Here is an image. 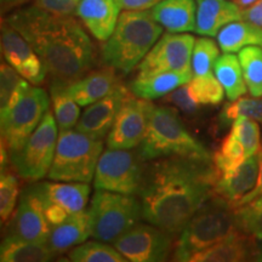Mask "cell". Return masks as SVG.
<instances>
[{
  "mask_svg": "<svg viewBox=\"0 0 262 262\" xmlns=\"http://www.w3.org/2000/svg\"><path fill=\"white\" fill-rule=\"evenodd\" d=\"M212 158L169 157L146 162L139 196L142 220L178 237L189 219L214 195Z\"/></svg>",
  "mask_w": 262,
  "mask_h": 262,
  "instance_id": "6da1fadb",
  "label": "cell"
},
{
  "mask_svg": "<svg viewBox=\"0 0 262 262\" xmlns=\"http://www.w3.org/2000/svg\"><path fill=\"white\" fill-rule=\"evenodd\" d=\"M41 58L54 80L71 83L93 70L96 49L72 15H58L38 5L24 6L5 18Z\"/></svg>",
  "mask_w": 262,
  "mask_h": 262,
  "instance_id": "7a4b0ae2",
  "label": "cell"
},
{
  "mask_svg": "<svg viewBox=\"0 0 262 262\" xmlns=\"http://www.w3.org/2000/svg\"><path fill=\"white\" fill-rule=\"evenodd\" d=\"M163 29L150 10H123L112 35L103 41L101 62L120 73H130L159 40Z\"/></svg>",
  "mask_w": 262,
  "mask_h": 262,
  "instance_id": "3957f363",
  "label": "cell"
},
{
  "mask_svg": "<svg viewBox=\"0 0 262 262\" xmlns=\"http://www.w3.org/2000/svg\"><path fill=\"white\" fill-rule=\"evenodd\" d=\"M136 150L143 162L169 157L212 158L204 145L189 134L176 108L168 106L153 107L147 131Z\"/></svg>",
  "mask_w": 262,
  "mask_h": 262,
  "instance_id": "277c9868",
  "label": "cell"
},
{
  "mask_svg": "<svg viewBox=\"0 0 262 262\" xmlns=\"http://www.w3.org/2000/svg\"><path fill=\"white\" fill-rule=\"evenodd\" d=\"M237 227L235 209L214 194L189 219L176 238L172 260L188 262L196 253L225 239Z\"/></svg>",
  "mask_w": 262,
  "mask_h": 262,
  "instance_id": "5b68a950",
  "label": "cell"
},
{
  "mask_svg": "<svg viewBox=\"0 0 262 262\" xmlns=\"http://www.w3.org/2000/svg\"><path fill=\"white\" fill-rule=\"evenodd\" d=\"M103 152V141L77 129L60 131L49 180L63 182L94 181L95 171Z\"/></svg>",
  "mask_w": 262,
  "mask_h": 262,
  "instance_id": "8992f818",
  "label": "cell"
},
{
  "mask_svg": "<svg viewBox=\"0 0 262 262\" xmlns=\"http://www.w3.org/2000/svg\"><path fill=\"white\" fill-rule=\"evenodd\" d=\"M88 211L91 237L107 243H113L142 219L137 195L98 189H95Z\"/></svg>",
  "mask_w": 262,
  "mask_h": 262,
  "instance_id": "52a82bcc",
  "label": "cell"
},
{
  "mask_svg": "<svg viewBox=\"0 0 262 262\" xmlns=\"http://www.w3.org/2000/svg\"><path fill=\"white\" fill-rule=\"evenodd\" d=\"M58 131L55 116L49 111L24 146L10 152V164L19 178L38 181L48 176L56 152Z\"/></svg>",
  "mask_w": 262,
  "mask_h": 262,
  "instance_id": "ba28073f",
  "label": "cell"
},
{
  "mask_svg": "<svg viewBox=\"0 0 262 262\" xmlns=\"http://www.w3.org/2000/svg\"><path fill=\"white\" fill-rule=\"evenodd\" d=\"M49 110L50 98L47 91L37 85H31L14 106L0 113L2 141L8 147L9 153L24 146Z\"/></svg>",
  "mask_w": 262,
  "mask_h": 262,
  "instance_id": "9c48e42d",
  "label": "cell"
},
{
  "mask_svg": "<svg viewBox=\"0 0 262 262\" xmlns=\"http://www.w3.org/2000/svg\"><path fill=\"white\" fill-rule=\"evenodd\" d=\"M146 162L137 150H103L98 159L94 176V188L122 194L137 195L142 185Z\"/></svg>",
  "mask_w": 262,
  "mask_h": 262,
  "instance_id": "30bf717a",
  "label": "cell"
},
{
  "mask_svg": "<svg viewBox=\"0 0 262 262\" xmlns=\"http://www.w3.org/2000/svg\"><path fill=\"white\" fill-rule=\"evenodd\" d=\"M175 235L152 224H136L113 242L116 249L131 262H162L173 253Z\"/></svg>",
  "mask_w": 262,
  "mask_h": 262,
  "instance_id": "8fae6325",
  "label": "cell"
},
{
  "mask_svg": "<svg viewBox=\"0 0 262 262\" xmlns=\"http://www.w3.org/2000/svg\"><path fill=\"white\" fill-rule=\"evenodd\" d=\"M195 38L186 33H165L137 66V74L156 72L193 73L192 54Z\"/></svg>",
  "mask_w": 262,
  "mask_h": 262,
  "instance_id": "7c38bea8",
  "label": "cell"
},
{
  "mask_svg": "<svg viewBox=\"0 0 262 262\" xmlns=\"http://www.w3.org/2000/svg\"><path fill=\"white\" fill-rule=\"evenodd\" d=\"M155 104L131 95L118 112L107 136V147L113 149L137 148L145 136Z\"/></svg>",
  "mask_w": 262,
  "mask_h": 262,
  "instance_id": "4fadbf2b",
  "label": "cell"
},
{
  "mask_svg": "<svg viewBox=\"0 0 262 262\" xmlns=\"http://www.w3.org/2000/svg\"><path fill=\"white\" fill-rule=\"evenodd\" d=\"M51 228L45 216L44 201L39 183L28 186L19 195L17 209L6 233L24 241L47 243Z\"/></svg>",
  "mask_w": 262,
  "mask_h": 262,
  "instance_id": "5bb4252c",
  "label": "cell"
},
{
  "mask_svg": "<svg viewBox=\"0 0 262 262\" xmlns=\"http://www.w3.org/2000/svg\"><path fill=\"white\" fill-rule=\"evenodd\" d=\"M0 47L6 63L33 85H41L48 71L32 45L18 31L3 19L0 28Z\"/></svg>",
  "mask_w": 262,
  "mask_h": 262,
  "instance_id": "9a60e30c",
  "label": "cell"
},
{
  "mask_svg": "<svg viewBox=\"0 0 262 262\" xmlns=\"http://www.w3.org/2000/svg\"><path fill=\"white\" fill-rule=\"evenodd\" d=\"M133 93L122 84L112 94L89 104L79 118L75 129L94 139L103 140L112 129L118 112Z\"/></svg>",
  "mask_w": 262,
  "mask_h": 262,
  "instance_id": "2e32d148",
  "label": "cell"
},
{
  "mask_svg": "<svg viewBox=\"0 0 262 262\" xmlns=\"http://www.w3.org/2000/svg\"><path fill=\"white\" fill-rule=\"evenodd\" d=\"M260 173V152L249 157L237 169L226 175L217 176L214 194L237 209L241 202L255 188Z\"/></svg>",
  "mask_w": 262,
  "mask_h": 262,
  "instance_id": "e0dca14e",
  "label": "cell"
},
{
  "mask_svg": "<svg viewBox=\"0 0 262 262\" xmlns=\"http://www.w3.org/2000/svg\"><path fill=\"white\" fill-rule=\"evenodd\" d=\"M241 229L196 253L189 262H242L258 260V243Z\"/></svg>",
  "mask_w": 262,
  "mask_h": 262,
  "instance_id": "ac0fdd59",
  "label": "cell"
},
{
  "mask_svg": "<svg viewBox=\"0 0 262 262\" xmlns=\"http://www.w3.org/2000/svg\"><path fill=\"white\" fill-rule=\"evenodd\" d=\"M120 10L117 0H80L75 15L95 39L106 41L116 28Z\"/></svg>",
  "mask_w": 262,
  "mask_h": 262,
  "instance_id": "d6986e66",
  "label": "cell"
},
{
  "mask_svg": "<svg viewBox=\"0 0 262 262\" xmlns=\"http://www.w3.org/2000/svg\"><path fill=\"white\" fill-rule=\"evenodd\" d=\"M120 85L117 71L103 66L101 70H91L79 79L67 83V91L79 106L88 107L112 94Z\"/></svg>",
  "mask_w": 262,
  "mask_h": 262,
  "instance_id": "ffe728a7",
  "label": "cell"
},
{
  "mask_svg": "<svg viewBox=\"0 0 262 262\" xmlns=\"http://www.w3.org/2000/svg\"><path fill=\"white\" fill-rule=\"evenodd\" d=\"M195 33L204 37H217L225 26L243 19V9L229 0H195Z\"/></svg>",
  "mask_w": 262,
  "mask_h": 262,
  "instance_id": "44dd1931",
  "label": "cell"
},
{
  "mask_svg": "<svg viewBox=\"0 0 262 262\" xmlns=\"http://www.w3.org/2000/svg\"><path fill=\"white\" fill-rule=\"evenodd\" d=\"M150 12L166 32H195V0H160L150 9Z\"/></svg>",
  "mask_w": 262,
  "mask_h": 262,
  "instance_id": "7402d4cb",
  "label": "cell"
},
{
  "mask_svg": "<svg viewBox=\"0 0 262 262\" xmlns=\"http://www.w3.org/2000/svg\"><path fill=\"white\" fill-rule=\"evenodd\" d=\"M192 78L193 73H180V72L137 74L130 84V90L137 97L152 101L165 97L181 85L189 83Z\"/></svg>",
  "mask_w": 262,
  "mask_h": 262,
  "instance_id": "603a6c76",
  "label": "cell"
},
{
  "mask_svg": "<svg viewBox=\"0 0 262 262\" xmlns=\"http://www.w3.org/2000/svg\"><path fill=\"white\" fill-rule=\"evenodd\" d=\"M89 237H91L89 211L83 210L52 227L47 244L55 254L60 255L86 242Z\"/></svg>",
  "mask_w": 262,
  "mask_h": 262,
  "instance_id": "cb8c5ba5",
  "label": "cell"
},
{
  "mask_svg": "<svg viewBox=\"0 0 262 262\" xmlns=\"http://www.w3.org/2000/svg\"><path fill=\"white\" fill-rule=\"evenodd\" d=\"M42 194L70 215L85 210L90 198V185L85 182L48 181L40 183Z\"/></svg>",
  "mask_w": 262,
  "mask_h": 262,
  "instance_id": "d4e9b609",
  "label": "cell"
},
{
  "mask_svg": "<svg viewBox=\"0 0 262 262\" xmlns=\"http://www.w3.org/2000/svg\"><path fill=\"white\" fill-rule=\"evenodd\" d=\"M57 255L47 243H35L6 233L0 247L2 262H47Z\"/></svg>",
  "mask_w": 262,
  "mask_h": 262,
  "instance_id": "484cf974",
  "label": "cell"
},
{
  "mask_svg": "<svg viewBox=\"0 0 262 262\" xmlns=\"http://www.w3.org/2000/svg\"><path fill=\"white\" fill-rule=\"evenodd\" d=\"M217 42L225 54L239 52L251 45L262 48V27L245 19L234 21L219 32Z\"/></svg>",
  "mask_w": 262,
  "mask_h": 262,
  "instance_id": "4316f807",
  "label": "cell"
},
{
  "mask_svg": "<svg viewBox=\"0 0 262 262\" xmlns=\"http://www.w3.org/2000/svg\"><path fill=\"white\" fill-rule=\"evenodd\" d=\"M214 73L224 86L226 96L234 101L248 93L239 58L233 54H224L216 61Z\"/></svg>",
  "mask_w": 262,
  "mask_h": 262,
  "instance_id": "83f0119b",
  "label": "cell"
},
{
  "mask_svg": "<svg viewBox=\"0 0 262 262\" xmlns=\"http://www.w3.org/2000/svg\"><path fill=\"white\" fill-rule=\"evenodd\" d=\"M50 95L58 130L67 131L77 126L81 116L80 106L68 94L67 83L52 79L50 85Z\"/></svg>",
  "mask_w": 262,
  "mask_h": 262,
  "instance_id": "f1b7e54d",
  "label": "cell"
},
{
  "mask_svg": "<svg viewBox=\"0 0 262 262\" xmlns=\"http://www.w3.org/2000/svg\"><path fill=\"white\" fill-rule=\"evenodd\" d=\"M68 260L73 262H126L127 260L117 250L114 245L107 242H84L72 248Z\"/></svg>",
  "mask_w": 262,
  "mask_h": 262,
  "instance_id": "f546056e",
  "label": "cell"
},
{
  "mask_svg": "<svg viewBox=\"0 0 262 262\" xmlns=\"http://www.w3.org/2000/svg\"><path fill=\"white\" fill-rule=\"evenodd\" d=\"M31 83L17 73L11 66H0V113H4L21 98Z\"/></svg>",
  "mask_w": 262,
  "mask_h": 262,
  "instance_id": "4dcf8cb0",
  "label": "cell"
},
{
  "mask_svg": "<svg viewBox=\"0 0 262 262\" xmlns=\"http://www.w3.org/2000/svg\"><path fill=\"white\" fill-rule=\"evenodd\" d=\"M250 96L262 97V48L245 47L238 54Z\"/></svg>",
  "mask_w": 262,
  "mask_h": 262,
  "instance_id": "1f68e13d",
  "label": "cell"
},
{
  "mask_svg": "<svg viewBox=\"0 0 262 262\" xmlns=\"http://www.w3.org/2000/svg\"><path fill=\"white\" fill-rule=\"evenodd\" d=\"M247 159L243 145L241 143L233 133H229L221 141L220 147L212 155L215 169L217 171V176L226 175L232 172Z\"/></svg>",
  "mask_w": 262,
  "mask_h": 262,
  "instance_id": "d6a6232c",
  "label": "cell"
},
{
  "mask_svg": "<svg viewBox=\"0 0 262 262\" xmlns=\"http://www.w3.org/2000/svg\"><path fill=\"white\" fill-rule=\"evenodd\" d=\"M188 86L193 98L199 104L217 106L224 101L225 89L215 74L193 75Z\"/></svg>",
  "mask_w": 262,
  "mask_h": 262,
  "instance_id": "836d02e7",
  "label": "cell"
},
{
  "mask_svg": "<svg viewBox=\"0 0 262 262\" xmlns=\"http://www.w3.org/2000/svg\"><path fill=\"white\" fill-rule=\"evenodd\" d=\"M19 186L17 172L10 170L8 166L2 168L0 173V217L2 224L8 222L16 210V204L18 201Z\"/></svg>",
  "mask_w": 262,
  "mask_h": 262,
  "instance_id": "e575fe53",
  "label": "cell"
},
{
  "mask_svg": "<svg viewBox=\"0 0 262 262\" xmlns=\"http://www.w3.org/2000/svg\"><path fill=\"white\" fill-rule=\"evenodd\" d=\"M235 219L238 229L262 241V194L235 209Z\"/></svg>",
  "mask_w": 262,
  "mask_h": 262,
  "instance_id": "d590c367",
  "label": "cell"
},
{
  "mask_svg": "<svg viewBox=\"0 0 262 262\" xmlns=\"http://www.w3.org/2000/svg\"><path fill=\"white\" fill-rule=\"evenodd\" d=\"M219 57H220V49L212 39L209 37L195 39L192 54L193 75L211 73Z\"/></svg>",
  "mask_w": 262,
  "mask_h": 262,
  "instance_id": "8d00e7d4",
  "label": "cell"
},
{
  "mask_svg": "<svg viewBox=\"0 0 262 262\" xmlns=\"http://www.w3.org/2000/svg\"><path fill=\"white\" fill-rule=\"evenodd\" d=\"M242 116L262 123V97H239L231 101L222 110L220 119L224 123H232Z\"/></svg>",
  "mask_w": 262,
  "mask_h": 262,
  "instance_id": "74e56055",
  "label": "cell"
},
{
  "mask_svg": "<svg viewBox=\"0 0 262 262\" xmlns=\"http://www.w3.org/2000/svg\"><path fill=\"white\" fill-rule=\"evenodd\" d=\"M231 131L243 145L247 158L256 155L258 150H260L261 133L260 126H258L256 120L243 116L239 117L232 124Z\"/></svg>",
  "mask_w": 262,
  "mask_h": 262,
  "instance_id": "f35d334b",
  "label": "cell"
},
{
  "mask_svg": "<svg viewBox=\"0 0 262 262\" xmlns=\"http://www.w3.org/2000/svg\"><path fill=\"white\" fill-rule=\"evenodd\" d=\"M166 102L171 103L178 110L182 111L185 113H194L198 106H201L193 98L191 90H189L188 83L171 91L169 95L165 96Z\"/></svg>",
  "mask_w": 262,
  "mask_h": 262,
  "instance_id": "ab89813d",
  "label": "cell"
},
{
  "mask_svg": "<svg viewBox=\"0 0 262 262\" xmlns=\"http://www.w3.org/2000/svg\"><path fill=\"white\" fill-rule=\"evenodd\" d=\"M80 0H35V5L58 15L75 14Z\"/></svg>",
  "mask_w": 262,
  "mask_h": 262,
  "instance_id": "60d3db41",
  "label": "cell"
},
{
  "mask_svg": "<svg viewBox=\"0 0 262 262\" xmlns=\"http://www.w3.org/2000/svg\"><path fill=\"white\" fill-rule=\"evenodd\" d=\"M39 187H40V183H39ZM40 191H41V187H40ZM41 195H42V201H44L45 216H47L49 224L51 225V227H55V226L62 224V222H64L68 217H70L71 215L68 214L64 209H62L61 206H58L57 204H55V203L49 201L48 198H45V195L42 194V191H41Z\"/></svg>",
  "mask_w": 262,
  "mask_h": 262,
  "instance_id": "b9f144b4",
  "label": "cell"
},
{
  "mask_svg": "<svg viewBox=\"0 0 262 262\" xmlns=\"http://www.w3.org/2000/svg\"><path fill=\"white\" fill-rule=\"evenodd\" d=\"M160 0H117L122 10H131V11H142L150 10Z\"/></svg>",
  "mask_w": 262,
  "mask_h": 262,
  "instance_id": "7bdbcfd3",
  "label": "cell"
},
{
  "mask_svg": "<svg viewBox=\"0 0 262 262\" xmlns=\"http://www.w3.org/2000/svg\"><path fill=\"white\" fill-rule=\"evenodd\" d=\"M243 19L262 27V0L243 10Z\"/></svg>",
  "mask_w": 262,
  "mask_h": 262,
  "instance_id": "ee69618b",
  "label": "cell"
},
{
  "mask_svg": "<svg viewBox=\"0 0 262 262\" xmlns=\"http://www.w3.org/2000/svg\"><path fill=\"white\" fill-rule=\"evenodd\" d=\"M260 173H258V179H257V183L256 186H255V188L251 191L249 194L245 196V198L243 199V201L241 202V204H239V206L247 204V203L254 201L255 198H257V196H260L262 194V145H261V148L260 150ZM238 206V208H239Z\"/></svg>",
  "mask_w": 262,
  "mask_h": 262,
  "instance_id": "f6af8a7d",
  "label": "cell"
},
{
  "mask_svg": "<svg viewBox=\"0 0 262 262\" xmlns=\"http://www.w3.org/2000/svg\"><path fill=\"white\" fill-rule=\"evenodd\" d=\"M0 2H2V8L4 10V9H10V8H14V6L24 4V3L27 2V0H0Z\"/></svg>",
  "mask_w": 262,
  "mask_h": 262,
  "instance_id": "bcb514c9",
  "label": "cell"
},
{
  "mask_svg": "<svg viewBox=\"0 0 262 262\" xmlns=\"http://www.w3.org/2000/svg\"><path fill=\"white\" fill-rule=\"evenodd\" d=\"M235 3H237V4L241 6L242 9H247V8H249V6H251L254 4V3H256L257 0H234Z\"/></svg>",
  "mask_w": 262,
  "mask_h": 262,
  "instance_id": "7dc6e473",
  "label": "cell"
},
{
  "mask_svg": "<svg viewBox=\"0 0 262 262\" xmlns=\"http://www.w3.org/2000/svg\"><path fill=\"white\" fill-rule=\"evenodd\" d=\"M261 243H258V260L257 261H262V241H260Z\"/></svg>",
  "mask_w": 262,
  "mask_h": 262,
  "instance_id": "c3c4849f",
  "label": "cell"
}]
</instances>
